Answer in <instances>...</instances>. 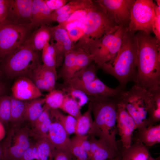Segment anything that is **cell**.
<instances>
[{
	"instance_id": "6da1fadb",
	"label": "cell",
	"mask_w": 160,
	"mask_h": 160,
	"mask_svg": "<svg viewBox=\"0 0 160 160\" xmlns=\"http://www.w3.org/2000/svg\"><path fill=\"white\" fill-rule=\"evenodd\" d=\"M137 44L135 85L149 91L160 88V43L151 34L136 33Z\"/></svg>"
},
{
	"instance_id": "7a4b0ae2",
	"label": "cell",
	"mask_w": 160,
	"mask_h": 160,
	"mask_svg": "<svg viewBox=\"0 0 160 160\" xmlns=\"http://www.w3.org/2000/svg\"><path fill=\"white\" fill-rule=\"evenodd\" d=\"M94 120L88 134L92 135L118 153L116 113L119 99L88 96Z\"/></svg>"
},
{
	"instance_id": "3957f363",
	"label": "cell",
	"mask_w": 160,
	"mask_h": 160,
	"mask_svg": "<svg viewBox=\"0 0 160 160\" xmlns=\"http://www.w3.org/2000/svg\"><path fill=\"white\" fill-rule=\"evenodd\" d=\"M135 32L127 28L117 55L99 68L114 76L124 88L128 82L135 81L136 78L137 44Z\"/></svg>"
},
{
	"instance_id": "277c9868",
	"label": "cell",
	"mask_w": 160,
	"mask_h": 160,
	"mask_svg": "<svg viewBox=\"0 0 160 160\" xmlns=\"http://www.w3.org/2000/svg\"><path fill=\"white\" fill-rule=\"evenodd\" d=\"M82 26L83 35L74 48L84 49L119 27L115 24L102 7L93 1L85 15Z\"/></svg>"
},
{
	"instance_id": "5b68a950",
	"label": "cell",
	"mask_w": 160,
	"mask_h": 160,
	"mask_svg": "<svg viewBox=\"0 0 160 160\" xmlns=\"http://www.w3.org/2000/svg\"><path fill=\"white\" fill-rule=\"evenodd\" d=\"M40 63L38 52L34 50L26 41L0 60V67L3 71L12 78H29Z\"/></svg>"
},
{
	"instance_id": "8992f818",
	"label": "cell",
	"mask_w": 160,
	"mask_h": 160,
	"mask_svg": "<svg viewBox=\"0 0 160 160\" xmlns=\"http://www.w3.org/2000/svg\"><path fill=\"white\" fill-rule=\"evenodd\" d=\"M152 99L151 91L136 85L125 90L119 98L134 119L136 129L146 127L148 111Z\"/></svg>"
},
{
	"instance_id": "52a82bcc",
	"label": "cell",
	"mask_w": 160,
	"mask_h": 160,
	"mask_svg": "<svg viewBox=\"0 0 160 160\" xmlns=\"http://www.w3.org/2000/svg\"><path fill=\"white\" fill-rule=\"evenodd\" d=\"M127 29V27L119 26L88 46L86 51L91 55L98 68L116 56L121 48Z\"/></svg>"
},
{
	"instance_id": "ba28073f",
	"label": "cell",
	"mask_w": 160,
	"mask_h": 160,
	"mask_svg": "<svg viewBox=\"0 0 160 160\" xmlns=\"http://www.w3.org/2000/svg\"><path fill=\"white\" fill-rule=\"evenodd\" d=\"M32 28L30 24H16L6 20L0 23V60L23 44Z\"/></svg>"
},
{
	"instance_id": "9c48e42d",
	"label": "cell",
	"mask_w": 160,
	"mask_h": 160,
	"mask_svg": "<svg viewBox=\"0 0 160 160\" xmlns=\"http://www.w3.org/2000/svg\"><path fill=\"white\" fill-rule=\"evenodd\" d=\"M156 4L151 0H135L132 6L127 27L130 31H142L151 34L155 16Z\"/></svg>"
},
{
	"instance_id": "30bf717a",
	"label": "cell",
	"mask_w": 160,
	"mask_h": 160,
	"mask_svg": "<svg viewBox=\"0 0 160 160\" xmlns=\"http://www.w3.org/2000/svg\"><path fill=\"white\" fill-rule=\"evenodd\" d=\"M30 129L27 126L13 127L2 145L5 160H20L31 142Z\"/></svg>"
},
{
	"instance_id": "8fae6325",
	"label": "cell",
	"mask_w": 160,
	"mask_h": 160,
	"mask_svg": "<svg viewBox=\"0 0 160 160\" xmlns=\"http://www.w3.org/2000/svg\"><path fill=\"white\" fill-rule=\"evenodd\" d=\"M65 85L79 89L88 96L119 99L125 91L120 86L115 88L104 84L97 77L85 82H79L73 79L64 81Z\"/></svg>"
},
{
	"instance_id": "7c38bea8",
	"label": "cell",
	"mask_w": 160,
	"mask_h": 160,
	"mask_svg": "<svg viewBox=\"0 0 160 160\" xmlns=\"http://www.w3.org/2000/svg\"><path fill=\"white\" fill-rule=\"evenodd\" d=\"M135 0H96L93 1L105 11L117 26L128 27L131 9Z\"/></svg>"
},
{
	"instance_id": "4fadbf2b",
	"label": "cell",
	"mask_w": 160,
	"mask_h": 160,
	"mask_svg": "<svg viewBox=\"0 0 160 160\" xmlns=\"http://www.w3.org/2000/svg\"><path fill=\"white\" fill-rule=\"evenodd\" d=\"M116 123L122 147L128 148L132 143V137L136 126L134 119L119 100L117 106Z\"/></svg>"
},
{
	"instance_id": "5bb4252c",
	"label": "cell",
	"mask_w": 160,
	"mask_h": 160,
	"mask_svg": "<svg viewBox=\"0 0 160 160\" xmlns=\"http://www.w3.org/2000/svg\"><path fill=\"white\" fill-rule=\"evenodd\" d=\"M33 0H9L8 12L5 20L16 24H30Z\"/></svg>"
},
{
	"instance_id": "9a60e30c",
	"label": "cell",
	"mask_w": 160,
	"mask_h": 160,
	"mask_svg": "<svg viewBox=\"0 0 160 160\" xmlns=\"http://www.w3.org/2000/svg\"><path fill=\"white\" fill-rule=\"evenodd\" d=\"M52 28V36L49 42L55 48L57 67L63 62L65 54L73 49L74 45L65 28L59 24Z\"/></svg>"
},
{
	"instance_id": "2e32d148",
	"label": "cell",
	"mask_w": 160,
	"mask_h": 160,
	"mask_svg": "<svg viewBox=\"0 0 160 160\" xmlns=\"http://www.w3.org/2000/svg\"><path fill=\"white\" fill-rule=\"evenodd\" d=\"M57 75L56 69L49 68L41 63L32 72L30 78L41 91L55 89Z\"/></svg>"
},
{
	"instance_id": "e0dca14e",
	"label": "cell",
	"mask_w": 160,
	"mask_h": 160,
	"mask_svg": "<svg viewBox=\"0 0 160 160\" xmlns=\"http://www.w3.org/2000/svg\"><path fill=\"white\" fill-rule=\"evenodd\" d=\"M13 97L21 100H29L40 97L43 95L41 91L29 78H17L11 87Z\"/></svg>"
},
{
	"instance_id": "ac0fdd59",
	"label": "cell",
	"mask_w": 160,
	"mask_h": 160,
	"mask_svg": "<svg viewBox=\"0 0 160 160\" xmlns=\"http://www.w3.org/2000/svg\"><path fill=\"white\" fill-rule=\"evenodd\" d=\"M63 127L57 122H52L47 138L55 149L71 153V139Z\"/></svg>"
},
{
	"instance_id": "d6986e66",
	"label": "cell",
	"mask_w": 160,
	"mask_h": 160,
	"mask_svg": "<svg viewBox=\"0 0 160 160\" xmlns=\"http://www.w3.org/2000/svg\"><path fill=\"white\" fill-rule=\"evenodd\" d=\"M52 11L47 7L44 0H33L31 10V26L33 27L48 25Z\"/></svg>"
},
{
	"instance_id": "ffe728a7",
	"label": "cell",
	"mask_w": 160,
	"mask_h": 160,
	"mask_svg": "<svg viewBox=\"0 0 160 160\" xmlns=\"http://www.w3.org/2000/svg\"><path fill=\"white\" fill-rule=\"evenodd\" d=\"M132 143H141L151 147L160 143V124L150 125L134 132Z\"/></svg>"
},
{
	"instance_id": "44dd1931",
	"label": "cell",
	"mask_w": 160,
	"mask_h": 160,
	"mask_svg": "<svg viewBox=\"0 0 160 160\" xmlns=\"http://www.w3.org/2000/svg\"><path fill=\"white\" fill-rule=\"evenodd\" d=\"M88 139L91 147L90 160H106L116 158L118 153L101 140L92 135H89Z\"/></svg>"
},
{
	"instance_id": "7402d4cb",
	"label": "cell",
	"mask_w": 160,
	"mask_h": 160,
	"mask_svg": "<svg viewBox=\"0 0 160 160\" xmlns=\"http://www.w3.org/2000/svg\"><path fill=\"white\" fill-rule=\"evenodd\" d=\"M52 33V27L42 26L31 34L26 41L34 50L38 52L42 50L47 43L49 42Z\"/></svg>"
},
{
	"instance_id": "603a6c76",
	"label": "cell",
	"mask_w": 160,
	"mask_h": 160,
	"mask_svg": "<svg viewBox=\"0 0 160 160\" xmlns=\"http://www.w3.org/2000/svg\"><path fill=\"white\" fill-rule=\"evenodd\" d=\"M122 158L125 160H155L152 158L147 147L143 143L134 142L128 148H123Z\"/></svg>"
},
{
	"instance_id": "cb8c5ba5",
	"label": "cell",
	"mask_w": 160,
	"mask_h": 160,
	"mask_svg": "<svg viewBox=\"0 0 160 160\" xmlns=\"http://www.w3.org/2000/svg\"><path fill=\"white\" fill-rule=\"evenodd\" d=\"M92 3L90 0H69L60 8L52 11L51 16L63 14L69 19L76 12L88 9Z\"/></svg>"
},
{
	"instance_id": "d4e9b609",
	"label": "cell",
	"mask_w": 160,
	"mask_h": 160,
	"mask_svg": "<svg viewBox=\"0 0 160 160\" xmlns=\"http://www.w3.org/2000/svg\"><path fill=\"white\" fill-rule=\"evenodd\" d=\"M45 106L44 98L39 97L28 100L26 105L24 120L28 121L31 125L43 112Z\"/></svg>"
},
{
	"instance_id": "484cf974",
	"label": "cell",
	"mask_w": 160,
	"mask_h": 160,
	"mask_svg": "<svg viewBox=\"0 0 160 160\" xmlns=\"http://www.w3.org/2000/svg\"><path fill=\"white\" fill-rule=\"evenodd\" d=\"M77 49L73 48L65 55L63 63L60 70L59 76L64 81L73 78L75 65Z\"/></svg>"
},
{
	"instance_id": "4316f807",
	"label": "cell",
	"mask_w": 160,
	"mask_h": 160,
	"mask_svg": "<svg viewBox=\"0 0 160 160\" xmlns=\"http://www.w3.org/2000/svg\"><path fill=\"white\" fill-rule=\"evenodd\" d=\"M11 97V116L10 122L13 127L20 126L24 120V116L28 100H23Z\"/></svg>"
},
{
	"instance_id": "83f0119b",
	"label": "cell",
	"mask_w": 160,
	"mask_h": 160,
	"mask_svg": "<svg viewBox=\"0 0 160 160\" xmlns=\"http://www.w3.org/2000/svg\"><path fill=\"white\" fill-rule=\"evenodd\" d=\"M151 91L152 99L148 111L147 126L158 124L160 121V88Z\"/></svg>"
},
{
	"instance_id": "f1b7e54d",
	"label": "cell",
	"mask_w": 160,
	"mask_h": 160,
	"mask_svg": "<svg viewBox=\"0 0 160 160\" xmlns=\"http://www.w3.org/2000/svg\"><path fill=\"white\" fill-rule=\"evenodd\" d=\"M92 112V104L89 101L87 111L76 119L74 131L76 135L88 134L93 122L91 116Z\"/></svg>"
},
{
	"instance_id": "f546056e",
	"label": "cell",
	"mask_w": 160,
	"mask_h": 160,
	"mask_svg": "<svg viewBox=\"0 0 160 160\" xmlns=\"http://www.w3.org/2000/svg\"><path fill=\"white\" fill-rule=\"evenodd\" d=\"M50 114L51 119L59 123L63 128L69 135L74 133L76 119L73 116L68 115H65L58 109L50 108Z\"/></svg>"
},
{
	"instance_id": "4dcf8cb0",
	"label": "cell",
	"mask_w": 160,
	"mask_h": 160,
	"mask_svg": "<svg viewBox=\"0 0 160 160\" xmlns=\"http://www.w3.org/2000/svg\"><path fill=\"white\" fill-rule=\"evenodd\" d=\"M75 49H77V53L73 76L72 78L79 76L93 61L91 55L89 53L81 48Z\"/></svg>"
},
{
	"instance_id": "1f68e13d",
	"label": "cell",
	"mask_w": 160,
	"mask_h": 160,
	"mask_svg": "<svg viewBox=\"0 0 160 160\" xmlns=\"http://www.w3.org/2000/svg\"><path fill=\"white\" fill-rule=\"evenodd\" d=\"M36 144L40 160H53L55 148L48 139H37Z\"/></svg>"
},
{
	"instance_id": "d6a6232c",
	"label": "cell",
	"mask_w": 160,
	"mask_h": 160,
	"mask_svg": "<svg viewBox=\"0 0 160 160\" xmlns=\"http://www.w3.org/2000/svg\"><path fill=\"white\" fill-rule=\"evenodd\" d=\"M42 64L49 68L56 69L57 61L56 53L53 46L48 42L42 50Z\"/></svg>"
},
{
	"instance_id": "836d02e7",
	"label": "cell",
	"mask_w": 160,
	"mask_h": 160,
	"mask_svg": "<svg viewBox=\"0 0 160 160\" xmlns=\"http://www.w3.org/2000/svg\"><path fill=\"white\" fill-rule=\"evenodd\" d=\"M65 97V94L62 90L54 89L50 91L44 98L45 104L50 108H59Z\"/></svg>"
},
{
	"instance_id": "e575fe53",
	"label": "cell",
	"mask_w": 160,
	"mask_h": 160,
	"mask_svg": "<svg viewBox=\"0 0 160 160\" xmlns=\"http://www.w3.org/2000/svg\"><path fill=\"white\" fill-rule=\"evenodd\" d=\"M81 108L73 100L65 94V97L60 109L76 119L81 115Z\"/></svg>"
},
{
	"instance_id": "d590c367",
	"label": "cell",
	"mask_w": 160,
	"mask_h": 160,
	"mask_svg": "<svg viewBox=\"0 0 160 160\" xmlns=\"http://www.w3.org/2000/svg\"><path fill=\"white\" fill-rule=\"evenodd\" d=\"M71 139V153L76 160H90L87 153L83 148L79 135H76Z\"/></svg>"
},
{
	"instance_id": "8d00e7d4",
	"label": "cell",
	"mask_w": 160,
	"mask_h": 160,
	"mask_svg": "<svg viewBox=\"0 0 160 160\" xmlns=\"http://www.w3.org/2000/svg\"><path fill=\"white\" fill-rule=\"evenodd\" d=\"M61 90L65 94L73 100L81 107L89 100L88 96L79 89L65 85Z\"/></svg>"
},
{
	"instance_id": "74e56055",
	"label": "cell",
	"mask_w": 160,
	"mask_h": 160,
	"mask_svg": "<svg viewBox=\"0 0 160 160\" xmlns=\"http://www.w3.org/2000/svg\"><path fill=\"white\" fill-rule=\"evenodd\" d=\"M11 97L8 95L0 96V121L6 124L10 121Z\"/></svg>"
},
{
	"instance_id": "f35d334b",
	"label": "cell",
	"mask_w": 160,
	"mask_h": 160,
	"mask_svg": "<svg viewBox=\"0 0 160 160\" xmlns=\"http://www.w3.org/2000/svg\"><path fill=\"white\" fill-rule=\"evenodd\" d=\"M52 122L50 117L39 125L31 127V129H30L31 136H33L36 139L47 138Z\"/></svg>"
},
{
	"instance_id": "ab89813d",
	"label": "cell",
	"mask_w": 160,
	"mask_h": 160,
	"mask_svg": "<svg viewBox=\"0 0 160 160\" xmlns=\"http://www.w3.org/2000/svg\"><path fill=\"white\" fill-rule=\"evenodd\" d=\"M155 16L152 25L153 32L158 42L160 41V4H156L155 8Z\"/></svg>"
},
{
	"instance_id": "60d3db41",
	"label": "cell",
	"mask_w": 160,
	"mask_h": 160,
	"mask_svg": "<svg viewBox=\"0 0 160 160\" xmlns=\"http://www.w3.org/2000/svg\"><path fill=\"white\" fill-rule=\"evenodd\" d=\"M20 160H40L35 142H31Z\"/></svg>"
},
{
	"instance_id": "b9f144b4",
	"label": "cell",
	"mask_w": 160,
	"mask_h": 160,
	"mask_svg": "<svg viewBox=\"0 0 160 160\" xmlns=\"http://www.w3.org/2000/svg\"><path fill=\"white\" fill-rule=\"evenodd\" d=\"M70 39L73 43L78 41L83 35V32L82 25H76L67 30Z\"/></svg>"
},
{
	"instance_id": "7bdbcfd3",
	"label": "cell",
	"mask_w": 160,
	"mask_h": 160,
	"mask_svg": "<svg viewBox=\"0 0 160 160\" xmlns=\"http://www.w3.org/2000/svg\"><path fill=\"white\" fill-rule=\"evenodd\" d=\"M75 159L70 153L64 150L55 149L53 160H75Z\"/></svg>"
},
{
	"instance_id": "ee69618b",
	"label": "cell",
	"mask_w": 160,
	"mask_h": 160,
	"mask_svg": "<svg viewBox=\"0 0 160 160\" xmlns=\"http://www.w3.org/2000/svg\"><path fill=\"white\" fill-rule=\"evenodd\" d=\"M68 0H44L47 7L52 11L58 9L68 1Z\"/></svg>"
},
{
	"instance_id": "f6af8a7d",
	"label": "cell",
	"mask_w": 160,
	"mask_h": 160,
	"mask_svg": "<svg viewBox=\"0 0 160 160\" xmlns=\"http://www.w3.org/2000/svg\"><path fill=\"white\" fill-rule=\"evenodd\" d=\"M79 136L81 144L84 149L89 155L90 159V144L88 139L89 135Z\"/></svg>"
},
{
	"instance_id": "bcb514c9",
	"label": "cell",
	"mask_w": 160,
	"mask_h": 160,
	"mask_svg": "<svg viewBox=\"0 0 160 160\" xmlns=\"http://www.w3.org/2000/svg\"><path fill=\"white\" fill-rule=\"evenodd\" d=\"M9 0L0 3V23L5 20L7 15Z\"/></svg>"
},
{
	"instance_id": "7dc6e473",
	"label": "cell",
	"mask_w": 160,
	"mask_h": 160,
	"mask_svg": "<svg viewBox=\"0 0 160 160\" xmlns=\"http://www.w3.org/2000/svg\"><path fill=\"white\" fill-rule=\"evenodd\" d=\"M5 135V130L3 124L0 121V141L4 138Z\"/></svg>"
},
{
	"instance_id": "c3c4849f",
	"label": "cell",
	"mask_w": 160,
	"mask_h": 160,
	"mask_svg": "<svg viewBox=\"0 0 160 160\" xmlns=\"http://www.w3.org/2000/svg\"><path fill=\"white\" fill-rule=\"evenodd\" d=\"M0 160H5L3 145H0Z\"/></svg>"
},
{
	"instance_id": "681fc988",
	"label": "cell",
	"mask_w": 160,
	"mask_h": 160,
	"mask_svg": "<svg viewBox=\"0 0 160 160\" xmlns=\"http://www.w3.org/2000/svg\"><path fill=\"white\" fill-rule=\"evenodd\" d=\"M4 89V86L3 84L0 82V96L2 95Z\"/></svg>"
},
{
	"instance_id": "f907efd6",
	"label": "cell",
	"mask_w": 160,
	"mask_h": 160,
	"mask_svg": "<svg viewBox=\"0 0 160 160\" xmlns=\"http://www.w3.org/2000/svg\"><path fill=\"white\" fill-rule=\"evenodd\" d=\"M76 160V159L75 160ZM106 160H121L118 157H116L115 158L112 159H107Z\"/></svg>"
},
{
	"instance_id": "816d5d0a",
	"label": "cell",
	"mask_w": 160,
	"mask_h": 160,
	"mask_svg": "<svg viewBox=\"0 0 160 160\" xmlns=\"http://www.w3.org/2000/svg\"><path fill=\"white\" fill-rule=\"evenodd\" d=\"M5 0H0V3L3 2L5 1Z\"/></svg>"
},
{
	"instance_id": "f5cc1de1",
	"label": "cell",
	"mask_w": 160,
	"mask_h": 160,
	"mask_svg": "<svg viewBox=\"0 0 160 160\" xmlns=\"http://www.w3.org/2000/svg\"><path fill=\"white\" fill-rule=\"evenodd\" d=\"M121 160H124V159H121Z\"/></svg>"
}]
</instances>
